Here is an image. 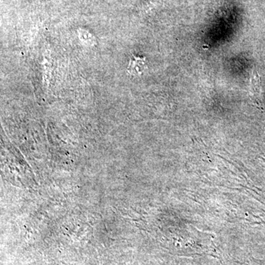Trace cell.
<instances>
[{"instance_id":"obj_1","label":"cell","mask_w":265,"mask_h":265,"mask_svg":"<svg viewBox=\"0 0 265 265\" xmlns=\"http://www.w3.org/2000/svg\"><path fill=\"white\" fill-rule=\"evenodd\" d=\"M248 94L250 100L260 106L263 100H262V87H261L260 78L256 70L252 71L251 75H250Z\"/></svg>"},{"instance_id":"obj_2","label":"cell","mask_w":265,"mask_h":265,"mask_svg":"<svg viewBox=\"0 0 265 265\" xmlns=\"http://www.w3.org/2000/svg\"><path fill=\"white\" fill-rule=\"evenodd\" d=\"M145 68V57H134V59L131 60L128 71L132 75H141Z\"/></svg>"}]
</instances>
